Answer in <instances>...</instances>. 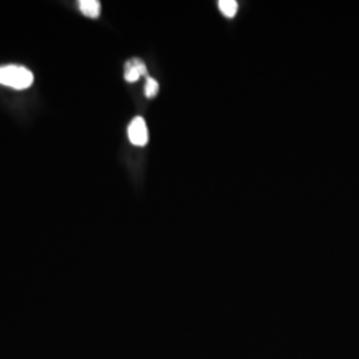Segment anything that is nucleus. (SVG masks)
<instances>
[{
	"mask_svg": "<svg viewBox=\"0 0 359 359\" xmlns=\"http://www.w3.org/2000/svg\"><path fill=\"white\" fill-rule=\"evenodd\" d=\"M128 137L130 142L136 147H144L149 140L147 123L142 116H137L130 121L128 127Z\"/></svg>",
	"mask_w": 359,
	"mask_h": 359,
	"instance_id": "nucleus-2",
	"label": "nucleus"
},
{
	"mask_svg": "<svg viewBox=\"0 0 359 359\" xmlns=\"http://www.w3.org/2000/svg\"><path fill=\"white\" fill-rule=\"evenodd\" d=\"M158 83L152 79V77H148L147 79V83H145V96L152 99L157 93H158Z\"/></svg>",
	"mask_w": 359,
	"mask_h": 359,
	"instance_id": "nucleus-6",
	"label": "nucleus"
},
{
	"mask_svg": "<svg viewBox=\"0 0 359 359\" xmlns=\"http://www.w3.org/2000/svg\"><path fill=\"white\" fill-rule=\"evenodd\" d=\"M0 84L13 90H27L34 84V74L20 65L0 67Z\"/></svg>",
	"mask_w": 359,
	"mask_h": 359,
	"instance_id": "nucleus-1",
	"label": "nucleus"
},
{
	"mask_svg": "<svg viewBox=\"0 0 359 359\" xmlns=\"http://www.w3.org/2000/svg\"><path fill=\"white\" fill-rule=\"evenodd\" d=\"M218 8L226 18H234L238 11V3L234 0H219Z\"/></svg>",
	"mask_w": 359,
	"mask_h": 359,
	"instance_id": "nucleus-5",
	"label": "nucleus"
},
{
	"mask_svg": "<svg viewBox=\"0 0 359 359\" xmlns=\"http://www.w3.org/2000/svg\"><path fill=\"white\" fill-rule=\"evenodd\" d=\"M79 8L86 16L96 19L100 15L102 6H100L99 0H80L79 1Z\"/></svg>",
	"mask_w": 359,
	"mask_h": 359,
	"instance_id": "nucleus-4",
	"label": "nucleus"
},
{
	"mask_svg": "<svg viewBox=\"0 0 359 359\" xmlns=\"http://www.w3.org/2000/svg\"><path fill=\"white\" fill-rule=\"evenodd\" d=\"M148 74L147 65L140 59H132L126 63V74L124 77L128 83H136L142 76Z\"/></svg>",
	"mask_w": 359,
	"mask_h": 359,
	"instance_id": "nucleus-3",
	"label": "nucleus"
}]
</instances>
